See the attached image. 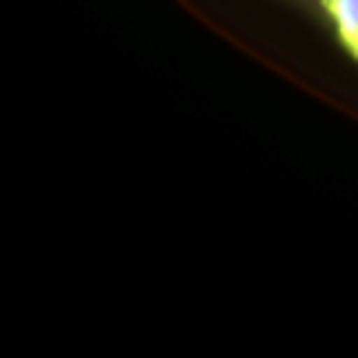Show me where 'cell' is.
<instances>
[{"label": "cell", "instance_id": "obj_1", "mask_svg": "<svg viewBox=\"0 0 358 358\" xmlns=\"http://www.w3.org/2000/svg\"><path fill=\"white\" fill-rule=\"evenodd\" d=\"M320 15L327 18L337 46L358 64V0H320Z\"/></svg>", "mask_w": 358, "mask_h": 358}, {"label": "cell", "instance_id": "obj_2", "mask_svg": "<svg viewBox=\"0 0 358 358\" xmlns=\"http://www.w3.org/2000/svg\"><path fill=\"white\" fill-rule=\"evenodd\" d=\"M292 4H299V8H313V11H320V0H292Z\"/></svg>", "mask_w": 358, "mask_h": 358}]
</instances>
